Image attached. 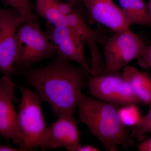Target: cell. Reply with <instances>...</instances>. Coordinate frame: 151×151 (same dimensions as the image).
Returning <instances> with one entry per match:
<instances>
[{
    "label": "cell",
    "mask_w": 151,
    "mask_h": 151,
    "mask_svg": "<svg viewBox=\"0 0 151 151\" xmlns=\"http://www.w3.org/2000/svg\"><path fill=\"white\" fill-rule=\"evenodd\" d=\"M27 82L41 101L48 103L55 116L74 112L89 72L57 54L48 65L23 71Z\"/></svg>",
    "instance_id": "obj_1"
},
{
    "label": "cell",
    "mask_w": 151,
    "mask_h": 151,
    "mask_svg": "<svg viewBox=\"0 0 151 151\" xmlns=\"http://www.w3.org/2000/svg\"><path fill=\"white\" fill-rule=\"evenodd\" d=\"M77 107L81 122L86 124L106 150L117 151L118 146L127 149L134 145L131 136L120 119L119 106L82 93Z\"/></svg>",
    "instance_id": "obj_2"
},
{
    "label": "cell",
    "mask_w": 151,
    "mask_h": 151,
    "mask_svg": "<svg viewBox=\"0 0 151 151\" xmlns=\"http://www.w3.org/2000/svg\"><path fill=\"white\" fill-rule=\"evenodd\" d=\"M22 99L18 113L17 126L24 151L41 147L48 127L42 111L41 100L36 93L20 87Z\"/></svg>",
    "instance_id": "obj_3"
},
{
    "label": "cell",
    "mask_w": 151,
    "mask_h": 151,
    "mask_svg": "<svg viewBox=\"0 0 151 151\" xmlns=\"http://www.w3.org/2000/svg\"><path fill=\"white\" fill-rule=\"evenodd\" d=\"M18 59L17 66L24 68L43 60L55 57L56 47L50 40L37 21L24 23L17 33Z\"/></svg>",
    "instance_id": "obj_4"
},
{
    "label": "cell",
    "mask_w": 151,
    "mask_h": 151,
    "mask_svg": "<svg viewBox=\"0 0 151 151\" xmlns=\"http://www.w3.org/2000/svg\"><path fill=\"white\" fill-rule=\"evenodd\" d=\"M114 33L103 47L105 67L103 73L119 72L132 60L142 56L147 47L130 28Z\"/></svg>",
    "instance_id": "obj_5"
},
{
    "label": "cell",
    "mask_w": 151,
    "mask_h": 151,
    "mask_svg": "<svg viewBox=\"0 0 151 151\" xmlns=\"http://www.w3.org/2000/svg\"><path fill=\"white\" fill-rule=\"evenodd\" d=\"M88 81L90 93L96 99L118 106L142 103L119 72L92 76Z\"/></svg>",
    "instance_id": "obj_6"
},
{
    "label": "cell",
    "mask_w": 151,
    "mask_h": 151,
    "mask_svg": "<svg viewBox=\"0 0 151 151\" xmlns=\"http://www.w3.org/2000/svg\"><path fill=\"white\" fill-rule=\"evenodd\" d=\"M20 19L15 9H0V71L10 78L17 61V33Z\"/></svg>",
    "instance_id": "obj_7"
},
{
    "label": "cell",
    "mask_w": 151,
    "mask_h": 151,
    "mask_svg": "<svg viewBox=\"0 0 151 151\" xmlns=\"http://www.w3.org/2000/svg\"><path fill=\"white\" fill-rule=\"evenodd\" d=\"M46 35L57 49V54L76 63L91 75V67L84 55V40L75 31L65 25L55 26L47 23Z\"/></svg>",
    "instance_id": "obj_8"
},
{
    "label": "cell",
    "mask_w": 151,
    "mask_h": 151,
    "mask_svg": "<svg viewBox=\"0 0 151 151\" xmlns=\"http://www.w3.org/2000/svg\"><path fill=\"white\" fill-rule=\"evenodd\" d=\"M75 113L63 112L60 113L56 122L47 129L41 147H64L68 151H78L81 145L79 132L74 119Z\"/></svg>",
    "instance_id": "obj_9"
},
{
    "label": "cell",
    "mask_w": 151,
    "mask_h": 151,
    "mask_svg": "<svg viewBox=\"0 0 151 151\" xmlns=\"http://www.w3.org/2000/svg\"><path fill=\"white\" fill-rule=\"evenodd\" d=\"M15 88L9 77L4 76L0 79V134L7 139L12 140L24 151L18 129V113L12 102Z\"/></svg>",
    "instance_id": "obj_10"
},
{
    "label": "cell",
    "mask_w": 151,
    "mask_h": 151,
    "mask_svg": "<svg viewBox=\"0 0 151 151\" xmlns=\"http://www.w3.org/2000/svg\"><path fill=\"white\" fill-rule=\"evenodd\" d=\"M88 16L95 22L114 32L130 28L119 6L113 0H82Z\"/></svg>",
    "instance_id": "obj_11"
},
{
    "label": "cell",
    "mask_w": 151,
    "mask_h": 151,
    "mask_svg": "<svg viewBox=\"0 0 151 151\" xmlns=\"http://www.w3.org/2000/svg\"><path fill=\"white\" fill-rule=\"evenodd\" d=\"M122 75L142 103L151 108V77L147 72L132 66L124 68Z\"/></svg>",
    "instance_id": "obj_12"
},
{
    "label": "cell",
    "mask_w": 151,
    "mask_h": 151,
    "mask_svg": "<svg viewBox=\"0 0 151 151\" xmlns=\"http://www.w3.org/2000/svg\"><path fill=\"white\" fill-rule=\"evenodd\" d=\"M130 26L139 25L151 27V17L148 6L143 0H118Z\"/></svg>",
    "instance_id": "obj_13"
},
{
    "label": "cell",
    "mask_w": 151,
    "mask_h": 151,
    "mask_svg": "<svg viewBox=\"0 0 151 151\" xmlns=\"http://www.w3.org/2000/svg\"><path fill=\"white\" fill-rule=\"evenodd\" d=\"M59 0H37L38 13L47 22L55 26L65 25V16L58 9L57 1Z\"/></svg>",
    "instance_id": "obj_14"
},
{
    "label": "cell",
    "mask_w": 151,
    "mask_h": 151,
    "mask_svg": "<svg viewBox=\"0 0 151 151\" xmlns=\"http://www.w3.org/2000/svg\"><path fill=\"white\" fill-rule=\"evenodd\" d=\"M6 5L15 9L20 15V25L24 23L37 21V17L34 13L30 0H2Z\"/></svg>",
    "instance_id": "obj_15"
},
{
    "label": "cell",
    "mask_w": 151,
    "mask_h": 151,
    "mask_svg": "<svg viewBox=\"0 0 151 151\" xmlns=\"http://www.w3.org/2000/svg\"><path fill=\"white\" fill-rule=\"evenodd\" d=\"M65 22L66 25L75 31L84 41L92 31V29L87 24L81 14L73 9L65 16Z\"/></svg>",
    "instance_id": "obj_16"
},
{
    "label": "cell",
    "mask_w": 151,
    "mask_h": 151,
    "mask_svg": "<svg viewBox=\"0 0 151 151\" xmlns=\"http://www.w3.org/2000/svg\"><path fill=\"white\" fill-rule=\"evenodd\" d=\"M121 121L126 127H135L140 121L142 116L137 104H129L119 108Z\"/></svg>",
    "instance_id": "obj_17"
},
{
    "label": "cell",
    "mask_w": 151,
    "mask_h": 151,
    "mask_svg": "<svg viewBox=\"0 0 151 151\" xmlns=\"http://www.w3.org/2000/svg\"><path fill=\"white\" fill-rule=\"evenodd\" d=\"M151 133V108L148 113L142 116L140 121L132 131L131 137L142 142L145 139L146 135Z\"/></svg>",
    "instance_id": "obj_18"
},
{
    "label": "cell",
    "mask_w": 151,
    "mask_h": 151,
    "mask_svg": "<svg viewBox=\"0 0 151 151\" xmlns=\"http://www.w3.org/2000/svg\"><path fill=\"white\" fill-rule=\"evenodd\" d=\"M137 59L141 67L145 69L151 68V43L148 47H147L145 52Z\"/></svg>",
    "instance_id": "obj_19"
},
{
    "label": "cell",
    "mask_w": 151,
    "mask_h": 151,
    "mask_svg": "<svg viewBox=\"0 0 151 151\" xmlns=\"http://www.w3.org/2000/svg\"><path fill=\"white\" fill-rule=\"evenodd\" d=\"M57 5L60 13L65 16L70 14L73 10V7H71L67 3L63 2L61 0L57 1Z\"/></svg>",
    "instance_id": "obj_20"
},
{
    "label": "cell",
    "mask_w": 151,
    "mask_h": 151,
    "mask_svg": "<svg viewBox=\"0 0 151 151\" xmlns=\"http://www.w3.org/2000/svg\"><path fill=\"white\" fill-rule=\"evenodd\" d=\"M138 150L139 151H151V137L141 142L138 146Z\"/></svg>",
    "instance_id": "obj_21"
},
{
    "label": "cell",
    "mask_w": 151,
    "mask_h": 151,
    "mask_svg": "<svg viewBox=\"0 0 151 151\" xmlns=\"http://www.w3.org/2000/svg\"><path fill=\"white\" fill-rule=\"evenodd\" d=\"M99 149L91 145L81 146L78 149V151H98Z\"/></svg>",
    "instance_id": "obj_22"
},
{
    "label": "cell",
    "mask_w": 151,
    "mask_h": 151,
    "mask_svg": "<svg viewBox=\"0 0 151 151\" xmlns=\"http://www.w3.org/2000/svg\"><path fill=\"white\" fill-rule=\"evenodd\" d=\"M22 151L20 149L15 148L11 146L0 144V151Z\"/></svg>",
    "instance_id": "obj_23"
},
{
    "label": "cell",
    "mask_w": 151,
    "mask_h": 151,
    "mask_svg": "<svg viewBox=\"0 0 151 151\" xmlns=\"http://www.w3.org/2000/svg\"><path fill=\"white\" fill-rule=\"evenodd\" d=\"M66 1L67 4H69L71 7L73 8L78 0H66Z\"/></svg>",
    "instance_id": "obj_24"
},
{
    "label": "cell",
    "mask_w": 151,
    "mask_h": 151,
    "mask_svg": "<svg viewBox=\"0 0 151 151\" xmlns=\"http://www.w3.org/2000/svg\"><path fill=\"white\" fill-rule=\"evenodd\" d=\"M147 6L149 13H150L151 17V0H149L148 5Z\"/></svg>",
    "instance_id": "obj_25"
}]
</instances>
